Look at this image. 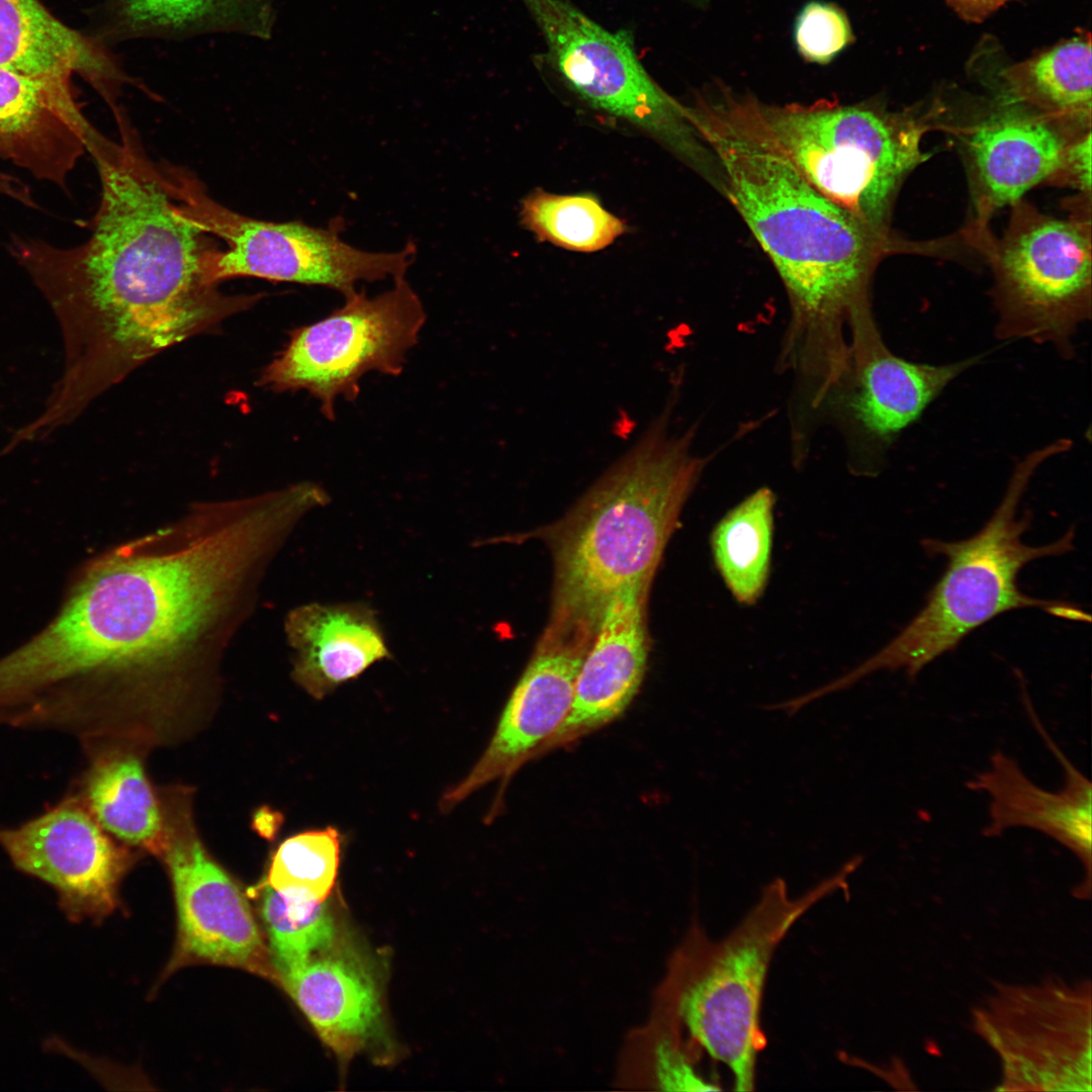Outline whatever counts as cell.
<instances>
[{
	"mask_svg": "<svg viewBox=\"0 0 1092 1092\" xmlns=\"http://www.w3.org/2000/svg\"><path fill=\"white\" fill-rule=\"evenodd\" d=\"M522 218L539 240L578 252L602 250L626 231L625 223L589 194L536 191L523 202Z\"/></svg>",
	"mask_w": 1092,
	"mask_h": 1092,
	"instance_id": "f1b7e54d",
	"label": "cell"
},
{
	"mask_svg": "<svg viewBox=\"0 0 1092 1092\" xmlns=\"http://www.w3.org/2000/svg\"><path fill=\"white\" fill-rule=\"evenodd\" d=\"M278 980L340 1057L362 1050L380 1027V991L373 972L341 940Z\"/></svg>",
	"mask_w": 1092,
	"mask_h": 1092,
	"instance_id": "44dd1931",
	"label": "cell"
},
{
	"mask_svg": "<svg viewBox=\"0 0 1092 1092\" xmlns=\"http://www.w3.org/2000/svg\"><path fill=\"white\" fill-rule=\"evenodd\" d=\"M1009 0H945L964 19L980 22Z\"/></svg>",
	"mask_w": 1092,
	"mask_h": 1092,
	"instance_id": "d6a6232c",
	"label": "cell"
},
{
	"mask_svg": "<svg viewBox=\"0 0 1092 1092\" xmlns=\"http://www.w3.org/2000/svg\"><path fill=\"white\" fill-rule=\"evenodd\" d=\"M370 297L357 289L324 318L290 332L284 349L263 369L259 385L275 392H308L321 413L335 420L339 397H358L369 372L402 373L427 313L404 276Z\"/></svg>",
	"mask_w": 1092,
	"mask_h": 1092,
	"instance_id": "30bf717a",
	"label": "cell"
},
{
	"mask_svg": "<svg viewBox=\"0 0 1092 1092\" xmlns=\"http://www.w3.org/2000/svg\"><path fill=\"white\" fill-rule=\"evenodd\" d=\"M758 112L787 156L823 196L873 231L890 236L893 204L906 177L929 155L927 127L905 113L820 99L766 103Z\"/></svg>",
	"mask_w": 1092,
	"mask_h": 1092,
	"instance_id": "52a82bcc",
	"label": "cell"
},
{
	"mask_svg": "<svg viewBox=\"0 0 1092 1092\" xmlns=\"http://www.w3.org/2000/svg\"><path fill=\"white\" fill-rule=\"evenodd\" d=\"M284 629L292 677L316 700L391 655L375 612L361 603L296 607Z\"/></svg>",
	"mask_w": 1092,
	"mask_h": 1092,
	"instance_id": "7402d4cb",
	"label": "cell"
},
{
	"mask_svg": "<svg viewBox=\"0 0 1092 1092\" xmlns=\"http://www.w3.org/2000/svg\"><path fill=\"white\" fill-rule=\"evenodd\" d=\"M843 399L864 454L882 459L903 431L981 356L946 364L918 363L886 345L872 308L855 313L848 327Z\"/></svg>",
	"mask_w": 1092,
	"mask_h": 1092,
	"instance_id": "4fadbf2b",
	"label": "cell"
},
{
	"mask_svg": "<svg viewBox=\"0 0 1092 1092\" xmlns=\"http://www.w3.org/2000/svg\"><path fill=\"white\" fill-rule=\"evenodd\" d=\"M185 215L226 245L213 253L209 278L218 284L236 277L323 286L344 296L361 281L404 276L416 257L414 243L397 252H368L341 239L334 226L301 221H269L246 216L212 199L188 172L169 169Z\"/></svg>",
	"mask_w": 1092,
	"mask_h": 1092,
	"instance_id": "9c48e42d",
	"label": "cell"
},
{
	"mask_svg": "<svg viewBox=\"0 0 1092 1092\" xmlns=\"http://www.w3.org/2000/svg\"><path fill=\"white\" fill-rule=\"evenodd\" d=\"M88 798L96 820L107 831L155 852L164 849L160 811L138 758L127 755L99 765L89 779Z\"/></svg>",
	"mask_w": 1092,
	"mask_h": 1092,
	"instance_id": "4316f807",
	"label": "cell"
},
{
	"mask_svg": "<svg viewBox=\"0 0 1092 1092\" xmlns=\"http://www.w3.org/2000/svg\"><path fill=\"white\" fill-rule=\"evenodd\" d=\"M1042 1029L999 998L978 1015V1026L1001 1054L1006 1084L1017 1089L1090 1090V1008L1083 987L1033 988Z\"/></svg>",
	"mask_w": 1092,
	"mask_h": 1092,
	"instance_id": "9a60e30c",
	"label": "cell"
},
{
	"mask_svg": "<svg viewBox=\"0 0 1092 1092\" xmlns=\"http://www.w3.org/2000/svg\"><path fill=\"white\" fill-rule=\"evenodd\" d=\"M0 68L65 81L77 74L112 109L122 86L131 83L99 41L61 22L37 0H0Z\"/></svg>",
	"mask_w": 1092,
	"mask_h": 1092,
	"instance_id": "603a6c76",
	"label": "cell"
},
{
	"mask_svg": "<svg viewBox=\"0 0 1092 1092\" xmlns=\"http://www.w3.org/2000/svg\"><path fill=\"white\" fill-rule=\"evenodd\" d=\"M793 37L801 58L817 65L830 64L854 39L843 9L819 0L801 8L794 21Z\"/></svg>",
	"mask_w": 1092,
	"mask_h": 1092,
	"instance_id": "4dcf8cb0",
	"label": "cell"
},
{
	"mask_svg": "<svg viewBox=\"0 0 1092 1092\" xmlns=\"http://www.w3.org/2000/svg\"><path fill=\"white\" fill-rule=\"evenodd\" d=\"M288 522L271 496L194 504L83 572L56 620L8 656L35 691L85 674L149 676L219 655L253 608Z\"/></svg>",
	"mask_w": 1092,
	"mask_h": 1092,
	"instance_id": "7a4b0ae2",
	"label": "cell"
},
{
	"mask_svg": "<svg viewBox=\"0 0 1092 1092\" xmlns=\"http://www.w3.org/2000/svg\"><path fill=\"white\" fill-rule=\"evenodd\" d=\"M178 912L173 965L202 962L276 979L250 904L236 883L188 829L165 837Z\"/></svg>",
	"mask_w": 1092,
	"mask_h": 1092,
	"instance_id": "7c38bea8",
	"label": "cell"
},
{
	"mask_svg": "<svg viewBox=\"0 0 1092 1092\" xmlns=\"http://www.w3.org/2000/svg\"><path fill=\"white\" fill-rule=\"evenodd\" d=\"M668 415L656 418L564 518L541 531L554 561L544 641L588 647L612 598L650 584L706 465L690 432L668 429Z\"/></svg>",
	"mask_w": 1092,
	"mask_h": 1092,
	"instance_id": "277c9868",
	"label": "cell"
},
{
	"mask_svg": "<svg viewBox=\"0 0 1092 1092\" xmlns=\"http://www.w3.org/2000/svg\"><path fill=\"white\" fill-rule=\"evenodd\" d=\"M341 837L327 827L287 838L277 848L267 885L317 902L329 899L340 866Z\"/></svg>",
	"mask_w": 1092,
	"mask_h": 1092,
	"instance_id": "f546056e",
	"label": "cell"
},
{
	"mask_svg": "<svg viewBox=\"0 0 1092 1092\" xmlns=\"http://www.w3.org/2000/svg\"><path fill=\"white\" fill-rule=\"evenodd\" d=\"M756 100L718 83L696 97L689 116L718 160L723 197L785 286L792 361L803 371H820L845 357L850 320L872 307L874 272L894 243L805 179L763 122Z\"/></svg>",
	"mask_w": 1092,
	"mask_h": 1092,
	"instance_id": "3957f363",
	"label": "cell"
},
{
	"mask_svg": "<svg viewBox=\"0 0 1092 1092\" xmlns=\"http://www.w3.org/2000/svg\"><path fill=\"white\" fill-rule=\"evenodd\" d=\"M774 492L762 487L729 511L715 527L711 545L727 587L742 605L762 595L770 567Z\"/></svg>",
	"mask_w": 1092,
	"mask_h": 1092,
	"instance_id": "d4e9b609",
	"label": "cell"
},
{
	"mask_svg": "<svg viewBox=\"0 0 1092 1092\" xmlns=\"http://www.w3.org/2000/svg\"><path fill=\"white\" fill-rule=\"evenodd\" d=\"M648 586L627 587L609 602L579 667L571 706L532 757L603 728L627 709L647 665L644 605Z\"/></svg>",
	"mask_w": 1092,
	"mask_h": 1092,
	"instance_id": "e0dca14e",
	"label": "cell"
},
{
	"mask_svg": "<svg viewBox=\"0 0 1092 1092\" xmlns=\"http://www.w3.org/2000/svg\"><path fill=\"white\" fill-rule=\"evenodd\" d=\"M1028 713L1035 728L1063 766L1061 790L1048 791L1035 785L1016 760L1002 751L990 757L986 770L968 783L974 791L989 797V822L983 834L996 837L1008 829L1024 827L1058 841L1081 861L1084 882L1090 885L1092 857V785L1071 762L1042 727L1033 709Z\"/></svg>",
	"mask_w": 1092,
	"mask_h": 1092,
	"instance_id": "d6986e66",
	"label": "cell"
},
{
	"mask_svg": "<svg viewBox=\"0 0 1092 1092\" xmlns=\"http://www.w3.org/2000/svg\"><path fill=\"white\" fill-rule=\"evenodd\" d=\"M261 897V916L276 980L340 940L338 924L327 900L317 902L268 885Z\"/></svg>",
	"mask_w": 1092,
	"mask_h": 1092,
	"instance_id": "83f0119b",
	"label": "cell"
},
{
	"mask_svg": "<svg viewBox=\"0 0 1092 1092\" xmlns=\"http://www.w3.org/2000/svg\"><path fill=\"white\" fill-rule=\"evenodd\" d=\"M13 178L11 174L0 170V197L7 196L12 189Z\"/></svg>",
	"mask_w": 1092,
	"mask_h": 1092,
	"instance_id": "836d02e7",
	"label": "cell"
},
{
	"mask_svg": "<svg viewBox=\"0 0 1092 1092\" xmlns=\"http://www.w3.org/2000/svg\"><path fill=\"white\" fill-rule=\"evenodd\" d=\"M1069 439H1058L1026 454L1014 467L1006 491L989 521L975 535L960 541L925 539L929 556H941L946 567L921 611L886 646L840 677L816 689L818 697L842 692L880 670H902L915 677L927 664L957 648L978 627L1018 609L1035 608L1066 620L1090 622L1075 606L1030 597L1021 592L1018 574L1029 562L1074 549V529L1059 540L1030 546L1022 541L1030 518L1018 507L1039 466L1067 452Z\"/></svg>",
	"mask_w": 1092,
	"mask_h": 1092,
	"instance_id": "5b68a950",
	"label": "cell"
},
{
	"mask_svg": "<svg viewBox=\"0 0 1092 1092\" xmlns=\"http://www.w3.org/2000/svg\"><path fill=\"white\" fill-rule=\"evenodd\" d=\"M1090 38L1075 37L1021 65L1013 74L1019 102L1076 129H1090L1092 64Z\"/></svg>",
	"mask_w": 1092,
	"mask_h": 1092,
	"instance_id": "484cf974",
	"label": "cell"
},
{
	"mask_svg": "<svg viewBox=\"0 0 1092 1092\" xmlns=\"http://www.w3.org/2000/svg\"><path fill=\"white\" fill-rule=\"evenodd\" d=\"M860 861L854 857L799 897L776 878L737 926L714 940L698 924L672 959L665 994L690 1040L725 1065L733 1088L755 1086L764 985L777 947L793 925L824 898L847 889Z\"/></svg>",
	"mask_w": 1092,
	"mask_h": 1092,
	"instance_id": "8992f818",
	"label": "cell"
},
{
	"mask_svg": "<svg viewBox=\"0 0 1092 1092\" xmlns=\"http://www.w3.org/2000/svg\"><path fill=\"white\" fill-rule=\"evenodd\" d=\"M1068 184L1087 196L1091 192V131L1087 130L1070 145L1065 159L1051 182Z\"/></svg>",
	"mask_w": 1092,
	"mask_h": 1092,
	"instance_id": "1f68e13d",
	"label": "cell"
},
{
	"mask_svg": "<svg viewBox=\"0 0 1092 1092\" xmlns=\"http://www.w3.org/2000/svg\"><path fill=\"white\" fill-rule=\"evenodd\" d=\"M1076 129L1035 109L1007 108L970 128L965 138L976 239L986 235L990 214L1013 204L1033 186L1050 181L1079 135Z\"/></svg>",
	"mask_w": 1092,
	"mask_h": 1092,
	"instance_id": "2e32d148",
	"label": "cell"
},
{
	"mask_svg": "<svg viewBox=\"0 0 1092 1092\" xmlns=\"http://www.w3.org/2000/svg\"><path fill=\"white\" fill-rule=\"evenodd\" d=\"M279 0H105L115 40L239 33L269 39Z\"/></svg>",
	"mask_w": 1092,
	"mask_h": 1092,
	"instance_id": "cb8c5ba5",
	"label": "cell"
},
{
	"mask_svg": "<svg viewBox=\"0 0 1092 1092\" xmlns=\"http://www.w3.org/2000/svg\"><path fill=\"white\" fill-rule=\"evenodd\" d=\"M1000 241L984 244L1001 340L1050 345L1066 358L1091 316V221L1045 215L1020 200Z\"/></svg>",
	"mask_w": 1092,
	"mask_h": 1092,
	"instance_id": "ba28073f",
	"label": "cell"
},
{
	"mask_svg": "<svg viewBox=\"0 0 1092 1092\" xmlns=\"http://www.w3.org/2000/svg\"><path fill=\"white\" fill-rule=\"evenodd\" d=\"M586 649L541 642L513 690L496 729L468 776L444 794L447 812L484 785L508 777L555 731L573 699Z\"/></svg>",
	"mask_w": 1092,
	"mask_h": 1092,
	"instance_id": "ac0fdd59",
	"label": "cell"
},
{
	"mask_svg": "<svg viewBox=\"0 0 1092 1092\" xmlns=\"http://www.w3.org/2000/svg\"><path fill=\"white\" fill-rule=\"evenodd\" d=\"M0 845L22 872L50 884L74 921H101L118 905L122 853L82 809L63 805L14 829Z\"/></svg>",
	"mask_w": 1092,
	"mask_h": 1092,
	"instance_id": "5bb4252c",
	"label": "cell"
},
{
	"mask_svg": "<svg viewBox=\"0 0 1092 1092\" xmlns=\"http://www.w3.org/2000/svg\"><path fill=\"white\" fill-rule=\"evenodd\" d=\"M116 122L118 142L95 129L86 144L101 181L90 237L71 248L21 237L10 244L64 343L63 370L41 408L56 428L154 356L261 299L210 280L217 248L185 215L167 169L145 154L126 117Z\"/></svg>",
	"mask_w": 1092,
	"mask_h": 1092,
	"instance_id": "6da1fadb",
	"label": "cell"
},
{
	"mask_svg": "<svg viewBox=\"0 0 1092 1092\" xmlns=\"http://www.w3.org/2000/svg\"><path fill=\"white\" fill-rule=\"evenodd\" d=\"M566 84L592 106L645 128L699 175L714 156L688 115L640 62L631 37L611 31L566 0H521Z\"/></svg>",
	"mask_w": 1092,
	"mask_h": 1092,
	"instance_id": "8fae6325",
	"label": "cell"
},
{
	"mask_svg": "<svg viewBox=\"0 0 1092 1092\" xmlns=\"http://www.w3.org/2000/svg\"><path fill=\"white\" fill-rule=\"evenodd\" d=\"M92 126L71 81L0 68V158L66 189Z\"/></svg>",
	"mask_w": 1092,
	"mask_h": 1092,
	"instance_id": "ffe728a7",
	"label": "cell"
}]
</instances>
